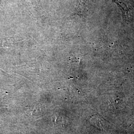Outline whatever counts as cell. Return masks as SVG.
I'll return each instance as SVG.
<instances>
[{
	"mask_svg": "<svg viewBox=\"0 0 134 134\" xmlns=\"http://www.w3.org/2000/svg\"><path fill=\"white\" fill-rule=\"evenodd\" d=\"M91 124L99 128V129L103 130L104 127V122L103 119L98 115H94L91 118Z\"/></svg>",
	"mask_w": 134,
	"mask_h": 134,
	"instance_id": "1",
	"label": "cell"
},
{
	"mask_svg": "<svg viewBox=\"0 0 134 134\" xmlns=\"http://www.w3.org/2000/svg\"><path fill=\"white\" fill-rule=\"evenodd\" d=\"M29 115L32 116H38L42 112V108L40 105L30 106L26 109Z\"/></svg>",
	"mask_w": 134,
	"mask_h": 134,
	"instance_id": "2",
	"label": "cell"
},
{
	"mask_svg": "<svg viewBox=\"0 0 134 134\" xmlns=\"http://www.w3.org/2000/svg\"><path fill=\"white\" fill-rule=\"evenodd\" d=\"M113 1L118 5H119V7H120V9L123 12V14L124 15H126L127 13H128V9H127V7L124 8L123 5L124 4L122 2H121L120 1H119L118 0H113Z\"/></svg>",
	"mask_w": 134,
	"mask_h": 134,
	"instance_id": "3",
	"label": "cell"
}]
</instances>
